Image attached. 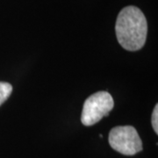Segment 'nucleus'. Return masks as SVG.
<instances>
[{
	"label": "nucleus",
	"instance_id": "nucleus-2",
	"mask_svg": "<svg viewBox=\"0 0 158 158\" xmlns=\"http://www.w3.org/2000/svg\"><path fill=\"white\" fill-rule=\"evenodd\" d=\"M114 106L112 95L107 91H98L90 96L84 103L81 116L82 123L90 127L108 116Z\"/></svg>",
	"mask_w": 158,
	"mask_h": 158
},
{
	"label": "nucleus",
	"instance_id": "nucleus-3",
	"mask_svg": "<svg viewBox=\"0 0 158 158\" xmlns=\"http://www.w3.org/2000/svg\"><path fill=\"white\" fill-rule=\"evenodd\" d=\"M108 140L113 149L125 156H134L142 150V141L132 126L113 127L109 133Z\"/></svg>",
	"mask_w": 158,
	"mask_h": 158
},
{
	"label": "nucleus",
	"instance_id": "nucleus-5",
	"mask_svg": "<svg viewBox=\"0 0 158 158\" xmlns=\"http://www.w3.org/2000/svg\"><path fill=\"white\" fill-rule=\"evenodd\" d=\"M158 106L156 105V106L154 108V111L152 113V118H151V123L154 131L156 132V134H158Z\"/></svg>",
	"mask_w": 158,
	"mask_h": 158
},
{
	"label": "nucleus",
	"instance_id": "nucleus-4",
	"mask_svg": "<svg viewBox=\"0 0 158 158\" xmlns=\"http://www.w3.org/2000/svg\"><path fill=\"white\" fill-rule=\"evenodd\" d=\"M12 92V86L6 82H0V106L6 102Z\"/></svg>",
	"mask_w": 158,
	"mask_h": 158
},
{
	"label": "nucleus",
	"instance_id": "nucleus-1",
	"mask_svg": "<svg viewBox=\"0 0 158 158\" xmlns=\"http://www.w3.org/2000/svg\"><path fill=\"white\" fill-rule=\"evenodd\" d=\"M115 33L119 45L128 51L140 50L147 39L148 23L143 12L136 6H127L119 11Z\"/></svg>",
	"mask_w": 158,
	"mask_h": 158
}]
</instances>
